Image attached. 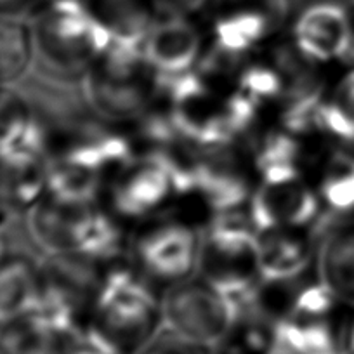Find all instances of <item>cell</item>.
<instances>
[{"instance_id": "5", "label": "cell", "mask_w": 354, "mask_h": 354, "mask_svg": "<svg viewBox=\"0 0 354 354\" xmlns=\"http://www.w3.org/2000/svg\"><path fill=\"white\" fill-rule=\"evenodd\" d=\"M176 195H183L176 162L162 149H149L118 169L111 186V205L125 219H145Z\"/></svg>"}, {"instance_id": "19", "label": "cell", "mask_w": 354, "mask_h": 354, "mask_svg": "<svg viewBox=\"0 0 354 354\" xmlns=\"http://www.w3.org/2000/svg\"><path fill=\"white\" fill-rule=\"evenodd\" d=\"M337 80L332 94L325 96L316 117V132L330 136L354 153V64Z\"/></svg>"}, {"instance_id": "21", "label": "cell", "mask_w": 354, "mask_h": 354, "mask_svg": "<svg viewBox=\"0 0 354 354\" xmlns=\"http://www.w3.org/2000/svg\"><path fill=\"white\" fill-rule=\"evenodd\" d=\"M33 54V30L18 19L0 16V84H12L25 77Z\"/></svg>"}, {"instance_id": "10", "label": "cell", "mask_w": 354, "mask_h": 354, "mask_svg": "<svg viewBox=\"0 0 354 354\" xmlns=\"http://www.w3.org/2000/svg\"><path fill=\"white\" fill-rule=\"evenodd\" d=\"M353 42V16L337 2H316L294 23L295 49L316 64L346 61Z\"/></svg>"}, {"instance_id": "23", "label": "cell", "mask_w": 354, "mask_h": 354, "mask_svg": "<svg viewBox=\"0 0 354 354\" xmlns=\"http://www.w3.org/2000/svg\"><path fill=\"white\" fill-rule=\"evenodd\" d=\"M344 63L354 64V42H353V46H351V50H349V54H347V57H346V61H344Z\"/></svg>"}, {"instance_id": "18", "label": "cell", "mask_w": 354, "mask_h": 354, "mask_svg": "<svg viewBox=\"0 0 354 354\" xmlns=\"http://www.w3.org/2000/svg\"><path fill=\"white\" fill-rule=\"evenodd\" d=\"M318 195L323 207L340 221H354V153L339 149L323 163Z\"/></svg>"}, {"instance_id": "8", "label": "cell", "mask_w": 354, "mask_h": 354, "mask_svg": "<svg viewBox=\"0 0 354 354\" xmlns=\"http://www.w3.org/2000/svg\"><path fill=\"white\" fill-rule=\"evenodd\" d=\"M202 236L189 224L167 221L156 224L136 241V259L153 280L179 283L198 268Z\"/></svg>"}, {"instance_id": "17", "label": "cell", "mask_w": 354, "mask_h": 354, "mask_svg": "<svg viewBox=\"0 0 354 354\" xmlns=\"http://www.w3.org/2000/svg\"><path fill=\"white\" fill-rule=\"evenodd\" d=\"M104 176L106 174L85 163L49 155L44 195L61 202L96 203Z\"/></svg>"}, {"instance_id": "26", "label": "cell", "mask_w": 354, "mask_h": 354, "mask_svg": "<svg viewBox=\"0 0 354 354\" xmlns=\"http://www.w3.org/2000/svg\"><path fill=\"white\" fill-rule=\"evenodd\" d=\"M49 2H53V0H49Z\"/></svg>"}, {"instance_id": "20", "label": "cell", "mask_w": 354, "mask_h": 354, "mask_svg": "<svg viewBox=\"0 0 354 354\" xmlns=\"http://www.w3.org/2000/svg\"><path fill=\"white\" fill-rule=\"evenodd\" d=\"M302 151L297 136L288 131H273L266 134L255 148L254 165L261 181H283L302 177Z\"/></svg>"}, {"instance_id": "7", "label": "cell", "mask_w": 354, "mask_h": 354, "mask_svg": "<svg viewBox=\"0 0 354 354\" xmlns=\"http://www.w3.org/2000/svg\"><path fill=\"white\" fill-rule=\"evenodd\" d=\"M163 315L177 332L210 342L223 337L238 315V304L205 280L172 285L163 301Z\"/></svg>"}, {"instance_id": "16", "label": "cell", "mask_w": 354, "mask_h": 354, "mask_svg": "<svg viewBox=\"0 0 354 354\" xmlns=\"http://www.w3.org/2000/svg\"><path fill=\"white\" fill-rule=\"evenodd\" d=\"M88 9L106 26L111 40L142 46L158 21L153 0H88Z\"/></svg>"}, {"instance_id": "13", "label": "cell", "mask_w": 354, "mask_h": 354, "mask_svg": "<svg viewBox=\"0 0 354 354\" xmlns=\"http://www.w3.org/2000/svg\"><path fill=\"white\" fill-rule=\"evenodd\" d=\"M318 274L340 302L354 306V221L328 230L318 248Z\"/></svg>"}, {"instance_id": "22", "label": "cell", "mask_w": 354, "mask_h": 354, "mask_svg": "<svg viewBox=\"0 0 354 354\" xmlns=\"http://www.w3.org/2000/svg\"><path fill=\"white\" fill-rule=\"evenodd\" d=\"M156 11L163 16H186L202 9L205 0H153Z\"/></svg>"}, {"instance_id": "24", "label": "cell", "mask_w": 354, "mask_h": 354, "mask_svg": "<svg viewBox=\"0 0 354 354\" xmlns=\"http://www.w3.org/2000/svg\"><path fill=\"white\" fill-rule=\"evenodd\" d=\"M19 0H0V8H9V6L16 4Z\"/></svg>"}, {"instance_id": "4", "label": "cell", "mask_w": 354, "mask_h": 354, "mask_svg": "<svg viewBox=\"0 0 354 354\" xmlns=\"http://www.w3.org/2000/svg\"><path fill=\"white\" fill-rule=\"evenodd\" d=\"M200 278L233 299L243 302L261 283L259 271V231L250 216L217 214L207 227L200 247Z\"/></svg>"}, {"instance_id": "25", "label": "cell", "mask_w": 354, "mask_h": 354, "mask_svg": "<svg viewBox=\"0 0 354 354\" xmlns=\"http://www.w3.org/2000/svg\"><path fill=\"white\" fill-rule=\"evenodd\" d=\"M0 354H4V351H2V349H0Z\"/></svg>"}, {"instance_id": "2", "label": "cell", "mask_w": 354, "mask_h": 354, "mask_svg": "<svg viewBox=\"0 0 354 354\" xmlns=\"http://www.w3.org/2000/svg\"><path fill=\"white\" fill-rule=\"evenodd\" d=\"M33 39L47 70L66 82L82 80L111 44L106 26L82 0H53L37 19Z\"/></svg>"}, {"instance_id": "15", "label": "cell", "mask_w": 354, "mask_h": 354, "mask_svg": "<svg viewBox=\"0 0 354 354\" xmlns=\"http://www.w3.org/2000/svg\"><path fill=\"white\" fill-rule=\"evenodd\" d=\"M274 28L273 19L255 6L234 9L221 16L214 25V49L241 59L257 49Z\"/></svg>"}, {"instance_id": "3", "label": "cell", "mask_w": 354, "mask_h": 354, "mask_svg": "<svg viewBox=\"0 0 354 354\" xmlns=\"http://www.w3.org/2000/svg\"><path fill=\"white\" fill-rule=\"evenodd\" d=\"M30 212L33 238L49 255L103 262L120 254V230L96 203L61 202L44 195Z\"/></svg>"}, {"instance_id": "14", "label": "cell", "mask_w": 354, "mask_h": 354, "mask_svg": "<svg viewBox=\"0 0 354 354\" xmlns=\"http://www.w3.org/2000/svg\"><path fill=\"white\" fill-rule=\"evenodd\" d=\"M42 271L28 257L0 259V325L26 318L39 299Z\"/></svg>"}, {"instance_id": "9", "label": "cell", "mask_w": 354, "mask_h": 354, "mask_svg": "<svg viewBox=\"0 0 354 354\" xmlns=\"http://www.w3.org/2000/svg\"><path fill=\"white\" fill-rule=\"evenodd\" d=\"M318 192L306 185L302 177L283 181H262L252 192L248 216L257 231L304 230L322 214Z\"/></svg>"}, {"instance_id": "11", "label": "cell", "mask_w": 354, "mask_h": 354, "mask_svg": "<svg viewBox=\"0 0 354 354\" xmlns=\"http://www.w3.org/2000/svg\"><path fill=\"white\" fill-rule=\"evenodd\" d=\"M203 37L186 16H165L149 30L142 53L158 77H176L193 70L202 57Z\"/></svg>"}, {"instance_id": "6", "label": "cell", "mask_w": 354, "mask_h": 354, "mask_svg": "<svg viewBox=\"0 0 354 354\" xmlns=\"http://www.w3.org/2000/svg\"><path fill=\"white\" fill-rule=\"evenodd\" d=\"M94 306L103 332L117 339H141L158 316V301L151 285L136 271L124 268L104 274Z\"/></svg>"}, {"instance_id": "27", "label": "cell", "mask_w": 354, "mask_h": 354, "mask_svg": "<svg viewBox=\"0 0 354 354\" xmlns=\"http://www.w3.org/2000/svg\"><path fill=\"white\" fill-rule=\"evenodd\" d=\"M353 2H354V0H353Z\"/></svg>"}, {"instance_id": "1", "label": "cell", "mask_w": 354, "mask_h": 354, "mask_svg": "<svg viewBox=\"0 0 354 354\" xmlns=\"http://www.w3.org/2000/svg\"><path fill=\"white\" fill-rule=\"evenodd\" d=\"M82 96L103 120H141L158 97V78L146 63L142 46L111 40L82 78Z\"/></svg>"}, {"instance_id": "12", "label": "cell", "mask_w": 354, "mask_h": 354, "mask_svg": "<svg viewBox=\"0 0 354 354\" xmlns=\"http://www.w3.org/2000/svg\"><path fill=\"white\" fill-rule=\"evenodd\" d=\"M315 247L304 230L259 231V271L266 283L295 281L309 270Z\"/></svg>"}]
</instances>
